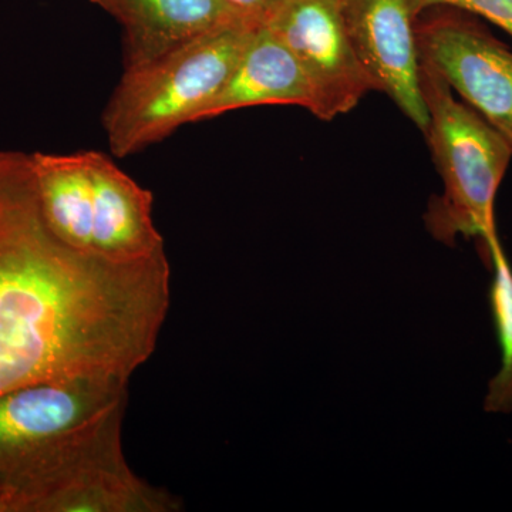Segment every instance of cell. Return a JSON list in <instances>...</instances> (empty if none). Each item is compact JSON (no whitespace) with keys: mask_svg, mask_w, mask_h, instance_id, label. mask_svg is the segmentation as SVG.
<instances>
[{"mask_svg":"<svg viewBox=\"0 0 512 512\" xmlns=\"http://www.w3.org/2000/svg\"><path fill=\"white\" fill-rule=\"evenodd\" d=\"M171 303L167 254L121 262L69 247L40 210L30 154L0 151V396L72 377L130 380Z\"/></svg>","mask_w":512,"mask_h":512,"instance_id":"6da1fadb","label":"cell"},{"mask_svg":"<svg viewBox=\"0 0 512 512\" xmlns=\"http://www.w3.org/2000/svg\"><path fill=\"white\" fill-rule=\"evenodd\" d=\"M259 25L237 23L124 70L101 114L111 153L127 157L195 123L228 82Z\"/></svg>","mask_w":512,"mask_h":512,"instance_id":"7a4b0ae2","label":"cell"},{"mask_svg":"<svg viewBox=\"0 0 512 512\" xmlns=\"http://www.w3.org/2000/svg\"><path fill=\"white\" fill-rule=\"evenodd\" d=\"M420 84L429 114L426 136L443 195L426 214L430 234L447 245L457 237L480 238L485 247L498 238L495 198L512 158V144L467 104L430 64L420 60Z\"/></svg>","mask_w":512,"mask_h":512,"instance_id":"3957f363","label":"cell"},{"mask_svg":"<svg viewBox=\"0 0 512 512\" xmlns=\"http://www.w3.org/2000/svg\"><path fill=\"white\" fill-rule=\"evenodd\" d=\"M126 407L77 431L0 498V512H181L183 501L138 477L124 456Z\"/></svg>","mask_w":512,"mask_h":512,"instance_id":"277c9868","label":"cell"},{"mask_svg":"<svg viewBox=\"0 0 512 512\" xmlns=\"http://www.w3.org/2000/svg\"><path fill=\"white\" fill-rule=\"evenodd\" d=\"M128 380L72 377L0 396V497L22 483L77 431L127 407Z\"/></svg>","mask_w":512,"mask_h":512,"instance_id":"5b68a950","label":"cell"},{"mask_svg":"<svg viewBox=\"0 0 512 512\" xmlns=\"http://www.w3.org/2000/svg\"><path fill=\"white\" fill-rule=\"evenodd\" d=\"M421 62L430 64L471 109L512 144V52L466 16L416 20Z\"/></svg>","mask_w":512,"mask_h":512,"instance_id":"8992f818","label":"cell"},{"mask_svg":"<svg viewBox=\"0 0 512 512\" xmlns=\"http://www.w3.org/2000/svg\"><path fill=\"white\" fill-rule=\"evenodd\" d=\"M298 60L313 99V116L349 113L372 83L346 30L340 0H289L268 23Z\"/></svg>","mask_w":512,"mask_h":512,"instance_id":"52a82bcc","label":"cell"},{"mask_svg":"<svg viewBox=\"0 0 512 512\" xmlns=\"http://www.w3.org/2000/svg\"><path fill=\"white\" fill-rule=\"evenodd\" d=\"M346 30L373 90L387 94L426 134L412 0H340Z\"/></svg>","mask_w":512,"mask_h":512,"instance_id":"ba28073f","label":"cell"},{"mask_svg":"<svg viewBox=\"0 0 512 512\" xmlns=\"http://www.w3.org/2000/svg\"><path fill=\"white\" fill-rule=\"evenodd\" d=\"M123 29L124 70L136 69L214 30L249 22L227 0H90ZM252 23V22H249Z\"/></svg>","mask_w":512,"mask_h":512,"instance_id":"9c48e42d","label":"cell"},{"mask_svg":"<svg viewBox=\"0 0 512 512\" xmlns=\"http://www.w3.org/2000/svg\"><path fill=\"white\" fill-rule=\"evenodd\" d=\"M93 178V251L133 262L165 254L153 221V194L100 151H90Z\"/></svg>","mask_w":512,"mask_h":512,"instance_id":"30bf717a","label":"cell"},{"mask_svg":"<svg viewBox=\"0 0 512 512\" xmlns=\"http://www.w3.org/2000/svg\"><path fill=\"white\" fill-rule=\"evenodd\" d=\"M256 106H299L312 113L311 87L298 60L268 26H259L228 82L198 121Z\"/></svg>","mask_w":512,"mask_h":512,"instance_id":"8fae6325","label":"cell"},{"mask_svg":"<svg viewBox=\"0 0 512 512\" xmlns=\"http://www.w3.org/2000/svg\"><path fill=\"white\" fill-rule=\"evenodd\" d=\"M30 160L47 225L69 247L94 254L90 151L32 153Z\"/></svg>","mask_w":512,"mask_h":512,"instance_id":"7c38bea8","label":"cell"},{"mask_svg":"<svg viewBox=\"0 0 512 512\" xmlns=\"http://www.w3.org/2000/svg\"><path fill=\"white\" fill-rule=\"evenodd\" d=\"M485 248L493 265L488 298L501 350V367L488 383L484 410L508 414L512 413V268L500 238L493 239Z\"/></svg>","mask_w":512,"mask_h":512,"instance_id":"4fadbf2b","label":"cell"},{"mask_svg":"<svg viewBox=\"0 0 512 512\" xmlns=\"http://www.w3.org/2000/svg\"><path fill=\"white\" fill-rule=\"evenodd\" d=\"M412 3L417 16L439 6L466 10L483 16L512 36V0H412Z\"/></svg>","mask_w":512,"mask_h":512,"instance_id":"5bb4252c","label":"cell"},{"mask_svg":"<svg viewBox=\"0 0 512 512\" xmlns=\"http://www.w3.org/2000/svg\"><path fill=\"white\" fill-rule=\"evenodd\" d=\"M245 19L255 25H268L289 0H227Z\"/></svg>","mask_w":512,"mask_h":512,"instance_id":"9a60e30c","label":"cell"}]
</instances>
